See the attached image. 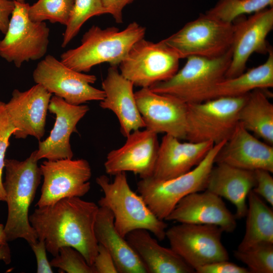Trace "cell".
Here are the masks:
<instances>
[{
	"instance_id": "6da1fadb",
	"label": "cell",
	"mask_w": 273,
	"mask_h": 273,
	"mask_svg": "<svg viewBox=\"0 0 273 273\" xmlns=\"http://www.w3.org/2000/svg\"><path fill=\"white\" fill-rule=\"evenodd\" d=\"M99 208L80 197L66 198L36 208L29 219L37 239L44 241L47 251L53 256L57 255L61 247L70 246L93 266L99 245L95 233Z\"/></svg>"
},
{
	"instance_id": "7a4b0ae2",
	"label": "cell",
	"mask_w": 273,
	"mask_h": 273,
	"mask_svg": "<svg viewBox=\"0 0 273 273\" xmlns=\"http://www.w3.org/2000/svg\"><path fill=\"white\" fill-rule=\"evenodd\" d=\"M37 161L35 151L23 161L5 160L3 187L8 211L4 231L8 242L21 238L30 245L38 240L28 214L42 176Z\"/></svg>"
},
{
	"instance_id": "3957f363",
	"label": "cell",
	"mask_w": 273,
	"mask_h": 273,
	"mask_svg": "<svg viewBox=\"0 0 273 273\" xmlns=\"http://www.w3.org/2000/svg\"><path fill=\"white\" fill-rule=\"evenodd\" d=\"M145 33V27L136 22L122 30L114 26L102 29L94 25L83 34L78 47L61 54L60 61L79 72H89L103 63L117 67L132 46L144 38Z\"/></svg>"
},
{
	"instance_id": "277c9868",
	"label": "cell",
	"mask_w": 273,
	"mask_h": 273,
	"mask_svg": "<svg viewBox=\"0 0 273 273\" xmlns=\"http://www.w3.org/2000/svg\"><path fill=\"white\" fill-rule=\"evenodd\" d=\"M96 181L104 193L98 201L99 206L111 211L115 228L122 237L125 238L133 230L145 229L159 241L166 238L167 223L159 219L143 198L131 189L125 172L115 174L113 181L105 175L97 177Z\"/></svg>"
},
{
	"instance_id": "5b68a950",
	"label": "cell",
	"mask_w": 273,
	"mask_h": 273,
	"mask_svg": "<svg viewBox=\"0 0 273 273\" xmlns=\"http://www.w3.org/2000/svg\"><path fill=\"white\" fill-rule=\"evenodd\" d=\"M226 141L214 145L203 160L185 174L166 180L150 177L138 181L139 195L159 219L165 220L185 196L205 190L215 157Z\"/></svg>"
},
{
	"instance_id": "8992f818",
	"label": "cell",
	"mask_w": 273,
	"mask_h": 273,
	"mask_svg": "<svg viewBox=\"0 0 273 273\" xmlns=\"http://www.w3.org/2000/svg\"><path fill=\"white\" fill-rule=\"evenodd\" d=\"M232 48L215 58L188 57L183 67L169 79L149 88L154 92L174 96L189 104L209 100L216 85L225 78L231 62Z\"/></svg>"
},
{
	"instance_id": "52a82bcc",
	"label": "cell",
	"mask_w": 273,
	"mask_h": 273,
	"mask_svg": "<svg viewBox=\"0 0 273 273\" xmlns=\"http://www.w3.org/2000/svg\"><path fill=\"white\" fill-rule=\"evenodd\" d=\"M247 95L187 104L186 140L214 145L227 141L239 123V112Z\"/></svg>"
},
{
	"instance_id": "ba28073f",
	"label": "cell",
	"mask_w": 273,
	"mask_h": 273,
	"mask_svg": "<svg viewBox=\"0 0 273 273\" xmlns=\"http://www.w3.org/2000/svg\"><path fill=\"white\" fill-rule=\"evenodd\" d=\"M233 33V23L204 14L162 41L180 59L190 56L212 59L221 56L231 49Z\"/></svg>"
},
{
	"instance_id": "9c48e42d",
	"label": "cell",
	"mask_w": 273,
	"mask_h": 273,
	"mask_svg": "<svg viewBox=\"0 0 273 273\" xmlns=\"http://www.w3.org/2000/svg\"><path fill=\"white\" fill-rule=\"evenodd\" d=\"M14 3L7 30L0 40V56L20 68L24 62L39 60L46 55L50 29L44 22L30 19L29 4Z\"/></svg>"
},
{
	"instance_id": "30bf717a",
	"label": "cell",
	"mask_w": 273,
	"mask_h": 273,
	"mask_svg": "<svg viewBox=\"0 0 273 273\" xmlns=\"http://www.w3.org/2000/svg\"><path fill=\"white\" fill-rule=\"evenodd\" d=\"M179 60L162 40L155 43L143 38L132 46L120 63V73L134 85L149 87L172 77L178 70Z\"/></svg>"
},
{
	"instance_id": "8fae6325",
	"label": "cell",
	"mask_w": 273,
	"mask_h": 273,
	"mask_svg": "<svg viewBox=\"0 0 273 273\" xmlns=\"http://www.w3.org/2000/svg\"><path fill=\"white\" fill-rule=\"evenodd\" d=\"M223 230L212 224L180 223L166 231L170 248L191 267L229 260L221 242Z\"/></svg>"
},
{
	"instance_id": "7c38bea8",
	"label": "cell",
	"mask_w": 273,
	"mask_h": 273,
	"mask_svg": "<svg viewBox=\"0 0 273 273\" xmlns=\"http://www.w3.org/2000/svg\"><path fill=\"white\" fill-rule=\"evenodd\" d=\"M34 81L69 104L79 105L91 101H102L104 92L92 86L97 77L75 71L48 55L38 62L32 74Z\"/></svg>"
},
{
	"instance_id": "4fadbf2b",
	"label": "cell",
	"mask_w": 273,
	"mask_h": 273,
	"mask_svg": "<svg viewBox=\"0 0 273 273\" xmlns=\"http://www.w3.org/2000/svg\"><path fill=\"white\" fill-rule=\"evenodd\" d=\"M39 167L43 181L38 207L66 198L82 197L90 190L92 169L85 159L47 160Z\"/></svg>"
},
{
	"instance_id": "5bb4252c",
	"label": "cell",
	"mask_w": 273,
	"mask_h": 273,
	"mask_svg": "<svg viewBox=\"0 0 273 273\" xmlns=\"http://www.w3.org/2000/svg\"><path fill=\"white\" fill-rule=\"evenodd\" d=\"M134 96L146 129L186 140L187 103L149 87L142 88Z\"/></svg>"
},
{
	"instance_id": "9a60e30c",
	"label": "cell",
	"mask_w": 273,
	"mask_h": 273,
	"mask_svg": "<svg viewBox=\"0 0 273 273\" xmlns=\"http://www.w3.org/2000/svg\"><path fill=\"white\" fill-rule=\"evenodd\" d=\"M272 29V7L234 24L232 59L225 78L243 73L249 57L254 53L267 54L271 47L268 46L266 38Z\"/></svg>"
},
{
	"instance_id": "2e32d148",
	"label": "cell",
	"mask_w": 273,
	"mask_h": 273,
	"mask_svg": "<svg viewBox=\"0 0 273 273\" xmlns=\"http://www.w3.org/2000/svg\"><path fill=\"white\" fill-rule=\"evenodd\" d=\"M159 147L157 133L147 129L134 130L126 137L122 146L108 153L105 171L114 175L130 171L141 179L152 177Z\"/></svg>"
},
{
	"instance_id": "e0dca14e",
	"label": "cell",
	"mask_w": 273,
	"mask_h": 273,
	"mask_svg": "<svg viewBox=\"0 0 273 273\" xmlns=\"http://www.w3.org/2000/svg\"><path fill=\"white\" fill-rule=\"evenodd\" d=\"M52 94L42 85L36 84L21 92L14 89L10 101L5 103L10 120L16 128V139L28 136L38 141L43 136L49 103Z\"/></svg>"
},
{
	"instance_id": "ac0fdd59",
	"label": "cell",
	"mask_w": 273,
	"mask_h": 273,
	"mask_svg": "<svg viewBox=\"0 0 273 273\" xmlns=\"http://www.w3.org/2000/svg\"><path fill=\"white\" fill-rule=\"evenodd\" d=\"M89 110L87 105H72L57 96L52 97L48 110L55 115L56 120L48 137L39 141L38 149L35 150L37 160L72 159L71 135L76 131L77 123Z\"/></svg>"
},
{
	"instance_id": "d6986e66",
	"label": "cell",
	"mask_w": 273,
	"mask_h": 273,
	"mask_svg": "<svg viewBox=\"0 0 273 273\" xmlns=\"http://www.w3.org/2000/svg\"><path fill=\"white\" fill-rule=\"evenodd\" d=\"M236 219L221 197L205 190L181 199L165 220L215 225L223 232L232 233L236 228Z\"/></svg>"
},
{
	"instance_id": "ffe728a7",
	"label": "cell",
	"mask_w": 273,
	"mask_h": 273,
	"mask_svg": "<svg viewBox=\"0 0 273 273\" xmlns=\"http://www.w3.org/2000/svg\"><path fill=\"white\" fill-rule=\"evenodd\" d=\"M215 163L242 169L273 172V147L260 141L240 123L218 152Z\"/></svg>"
},
{
	"instance_id": "44dd1931",
	"label": "cell",
	"mask_w": 273,
	"mask_h": 273,
	"mask_svg": "<svg viewBox=\"0 0 273 273\" xmlns=\"http://www.w3.org/2000/svg\"><path fill=\"white\" fill-rule=\"evenodd\" d=\"M133 85L121 74L117 67L111 66L102 83L105 97L100 106L116 115L120 132L126 138L131 132L145 127L136 103Z\"/></svg>"
},
{
	"instance_id": "7402d4cb",
	"label": "cell",
	"mask_w": 273,
	"mask_h": 273,
	"mask_svg": "<svg viewBox=\"0 0 273 273\" xmlns=\"http://www.w3.org/2000/svg\"><path fill=\"white\" fill-rule=\"evenodd\" d=\"M180 140L169 134L162 138L152 177L166 180L188 172L203 160L214 145L211 142Z\"/></svg>"
},
{
	"instance_id": "603a6c76",
	"label": "cell",
	"mask_w": 273,
	"mask_h": 273,
	"mask_svg": "<svg viewBox=\"0 0 273 273\" xmlns=\"http://www.w3.org/2000/svg\"><path fill=\"white\" fill-rule=\"evenodd\" d=\"M255 186L254 171L217 163L210 172L205 190L233 203L236 207V218L241 219L246 216V199Z\"/></svg>"
},
{
	"instance_id": "cb8c5ba5",
	"label": "cell",
	"mask_w": 273,
	"mask_h": 273,
	"mask_svg": "<svg viewBox=\"0 0 273 273\" xmlns=\"http://www.w3.org/2000/svg\"><path fill=\"white\" fill-rule=\"evenodd\" d=\"M95 233L98 244L105 247L112 256L118 272L148 273L138 255L116 230L113 215L105 207L99 206Z\"/></svg>"
},
{
	"instance_id": "d4e9b609",
	"label": "cell",
	"mask_w": 273,
	"mask_h": 273,
	"mask_svg": "<svg viewBox=\"0 0 273 273\" xmlns=\"http://www.w3.org/2000/svg\"><path fill=\"white\" fill-rule=\"evenodd\" d=\"M125 239L144 264L148 273L195 272L174 251L161 246L146 230H133Z\"/></svg>"
},
{
	"instance_id": "484cf974",
	"label": "cell",
	"mask_w": 273,
	"mask_h": 273,
	"mask_svg": "<svg viewBox=\"0 0 273 273\" xmlns=\"http://www.w3.org/2000/svg\"><path fill=\"white\" fill-rule=\"evenodd\" d=\"M263 89L248 94L239 114V123L249 132L273 145V105Z\"/></svg>"
},
{
	"instance_id": "4316f807",
	"label": "cell",
	"mask_w": 273,
	"mask_h": 273,
	"mask_svg": "<svg viewBox=\"0 0 273 273\" xmlns=\"http://www.w3.org/2000/svg\"><path fill=\"white\" fill-rule=\"evenodd\" d=\"M263 64L232 78H224L218 83L211 93L209 99L221 97H238L256 89L273 87V51L268 53Z\"/></svg>"
},
{
	"instance_id": "83f0119b",
	"label": "cell",
	"mask_w": 273,
	"mask_h": 273,
	"mask_svg": "<svg viewBox=\"0 0 273 273\" xmlns=\"http://www.w3.org/2000/svg\"><path fill=\"white\" fill-rule=\"evenodd\" d=\"M244 236L237 250L243 251L262 243H273V211L251 190L248 195Z\"/></svg>"
},
{
	"instance_id": "f1b7e54d",
	"label": "cell",
	"mask_w": 273,
	"mask_h": 273,
	"mask_svg": "<svg viewBox=\"0 0 273 273\" xmlns=\"http://www.w3.org/2000/svg\"><path fill=\"white\" fill-rule=\"evenodd\" d=\"M273 0H219L205 13L217 20L233 23L238 17L272 7Z\"/></svg>"
},
{
	"instance_id": "f546056e",
	"label": "cell",
	"mask_w": 273,
	"mask_h": 273,
	"mask_svg": "<svg viewBox=\"0 0 273 273\" xmlns=\"http://www.w3.org/2000/svg\"><path fill=\"white\" fill-rule=\"evenodd\" d=\"M107 14L102 0H74L61 46H66L76 36L82 25L90 18Z\"/></svg>"
},
{
	"instance_id": "4dcf8cb0",
	"label": "cell",
	"mask_w": 273,
	"mask_h": 273,
	"mask_svg": "<svg viewBox=\"0 0 273 273\" xmlns=\"http://www.w3.org/2000/svg\"><path fill=\"white\" fill-rule=\"evenodd\" d=\"M74 0H38L28 10L30 19L34 22L46 20L66 25Z\"/></svg>"
},
{
	"instance_id": "1f68e13d",
	"label": "cell",
	"mask_w": 273,
	"mask_h": 273,
	"mask_svg": "<svg viewBox=\"0 0 273 273\" xmlns=\"http://www.w3.org/2000/svg\"><path fill=\"white\" fill-rule=\"evenodd\" d=\"M234 256L247 266L250 273L273 272V243H262L245 250H236Z\"/></svg>"
},
{
	"instance_id": "d6a6232c",
	"label": "cell",
	"mask_w": 273,
	"mask_h": 273,
	"mask_svg": "<svg viewBox=\"0 0 273 273\" xmlns=\"http://www.w3.org/2000/svg\"><path fill=\"white\" fill-rule=\"evenodd\" d=\"M52 267L67 273H96L93 266L89 265L81 253L70 246L61 247L57 255L50 262Z\"/></svg>"
},
{
	"instance_id": "836d02e7",
	"label": "cell",
	"mask_w": 273,
	"mask_h": 273,
	"mask_svg": "<svg viewBox=\"0 0 273 273\" xmlns=\"http://www.w3.org/2000/svg\"><path fill=\"white\" fill-rule=\"evenodd\" d=\"M16 129L7 113L5 103L0 101V201L6 202V193L3 187L2 174L5 166V157L9 146V139Z\"/></svg>"
},
{
	"instance_id": "e575fe53",
	"label": "cell",
	"mask_w": 273,
	"mask_h": 273,
	"mask_svg": "<svg viewBox=\"0 0 273 273\" xmlns=\"http://www.w3.org/2000/svg\"><path fill=\"white\" fill-rule=\"evenodd\" d=\"M255 186L252 192L263 198L269 205L273 206V177L270 172L264 169L254 171Z\"/></svg>"
},
{
	"instance_id": "d590c367",
	"label": "cell",
	"mask_w": 273,
	"mask_h": 273,
	"mask_svg": "<svg viewBox=\"0 0 273 273\" xmlns=\"http://www.w3.org/2000/svg\"><path fill=\"white\" fill-rule=\"evenodd\" d=\"M197 273H250L249 269L228 260L216 261L197 267Z\"/></svg>"
},
{
	"instance_id": "8d00e7d4",
	"label": "cell",
	"mask_w": 273,
	"mask_h": 273,
	"mask_svg": "<svg viewBox=\"0 0 273 273\" xmlns=\"http://www.w3.org/2000/svg\"><path fill=\"white\" fill-rule=\"evenodd\" d=\"M93 266L96 273H118L111 254L105 247L99 244Z\"/></svg>"
},
{
	"instance_id": "74e56055",
	"label": "cell",
	"mask_w": 273,
	"mask_h": 273,
	"mask_svg": "<svg viewBox=\"0 0 273 273\" xmlns=\"http://www.w3.org/2000/svg\"><path fill=\"white\" fill-rule=\"evenodd\" d=\"M30 246L36 257V272L37 273H53L52 266L47 258L44 241L38 240L36 242Z\"/></svg>"
},
{
	"instance_id": "f35d334b",
	"label": "cell",
	"mask_w": 273,
	"mask_h": 273,
	"mask_svg": "<svg viewBox=\"0 0 273 273\" xmlns=\"http://www.w3.org/2000/svg\"><path fill=\"white\" fill-rule=\"evenodd\" d=\"M135 0H102L107 14H111L117 23H121L122 10L127 5Z\"/></svg>"
},
{
	"instance_id": "ab89813d",
	"label": "cell",
	"mask_w": 273,
	"mask_h": 273,
	"mask_svg": "<svg viewBox=\"0 0 273 273\" xmlns=\"http://www.w3.org/2000/svg\"><path fill=\"white\" fill-rule=\"evenodd\" d=\"M15 7L14 0H0V31L5 34Z\"/></svg>"
},
{
	"instance_id": "60d3db41",
	"label": "cell",
	"mask_w": 273,
	"mask_h": 273,
	"mask_svg": "<svg viewBox=\"0 0 273 273\" xmlns=\"http://www.w3.org/2000/svg\"><path fill=\"white\" fill-rule=\"evenodd\" d=\"M0 260L8 264L11 262V253L8 243L0 245Z\"/></svg>"
},
{
	"instance_id": "b9f144b4",
	"label": "cell",
	"mask_w": 273,
	"mask_h": 273,
	"mask_svg": "<svg viewBox=\"0 0 273 273\" xmlns=\"http://www.w3.org/2000/svg\"><path fill=\"white\" fill-rule=\"evenodd\" d=\"M6 236L4 231V226L0 224V245L7 243Z\"/></svg>"
},
{
	"instance_id": "7bdbcfd3",
	"label": "cell",
	"mask_w": 273,
	"mask_h": 273,
	"mask_svg": "<svg viewBox=\"0 0 273 273\" xmlns=\"http://www.w3.org/2000/svg\"><path fill=\"white\" fill-rule=\"evenodd\" d=\"M14 1H15L20 2V3H25V0H14Z\"/></svg>"
}]
</instances>
